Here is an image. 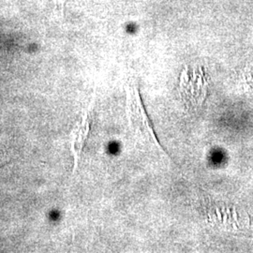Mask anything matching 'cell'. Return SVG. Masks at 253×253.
<instances>
[{
    "mask_svg": "<svg viewBox=\"0 0 253 253\" xmlns=\"http://www.w3.org/2000/svg\"><path fill=\"white\" fill-rule=\"evenodd\" d=\"M126 116L128 125L138 141L144 145L156 148L168 156L155 134L151 121L147 116L145 106L135 82H128L126 85Z\"/></svg>",
    "mask_w": 253,
    "mask_h": 253,
    "instance_id": "1",
    "label": "cell"
},
{
    "mask_svg": "<svg viewBox=\"0 0 253 253\" xmlns=\"http://www.w3.org/2000/svg\"><path fill=\"white\" fill-rule=\"evenodd\" d=\"M93 103L92 100L88 108L84 111L81 120L79 123L73 128V132L71 134V148L74 158V170L76 171L79 161L81 159L82 152L84 147V144L87 140V137L90 131L91 117H92V110H93Z\"/></svg>",
    "mask_w": 253,
    "mask_h": 253,
    "instance_id": "2",
    "label": "cell"
},
{
    "mask_svg": "<svg viewBox=\"0 0 253 253\" xmlns=\"http://www.w3.org/2000/svg\"><path fill=\"white\" fill-rule=\"evenodd\" d=\"M8 162H9V161H8L6 158H0V168H1L3 165H5Z\"/></svg>",
    "mask_w": 253,
    "mask_h": 253,
    "instance_id": "3",
    "label": "cell"
}]
</instances>
